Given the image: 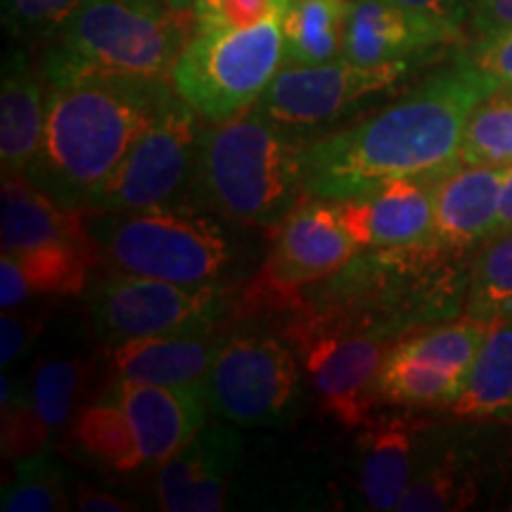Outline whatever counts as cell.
<instances>
[{"label": "cell", "mask_w": 512, "mask_h": 512, "mask_svg": "<svg viewBox=\"0 0 512 512\" xmlns=\"http://www.w3.org/2000/svg\"><path fill=\"white\" fill-rule=\"evenodd\" d=\"M3 458L17 460L46 453L50 446L48 425L34 408L27 392H19L3 375Z\"/></svg>", "instance_id": "obj_33"}, {"label": "cell", "mask_w": 512, "mask_h": 512, "mask_svg": "<svg viewBox=\"0 0 512 512\" xmlns=\"http://www.w3.org/2000/svg\"><path fill=\"white\" fill-rule=\"evenodd\" d=\"M60 470L48 460V451L15 463V479L0 496L3 512H57L67 510Z\"/></svg>", "instance_id": "obj_32"}, {"label": "cell", "mask_w": 512, "mask_h": 512, "mask_svg": "<svg viewBox=\"0 0 512 512\" xmlns=\"http://www.w3.org/2000/svg\"><path fill=\"white\" fill-rule=\"evenodd\" d=\"M465 313L484 323L512 318V230L486 240L472 264Z\"/></svg>", "instance_id": "obj_29"}, {"label": "cell", "mask_w": 512, "mask_h": 512, "mask_svg": "<svg viewBox=\"0 0 512 512\" xmlns=\"http://www.w3.org/2000/svg\"><path fill=\"white\" fill-rule=\"evenodd\" d=\"M508 169L456 164L434 178V242L465 254L498 233Z\"/></svg>", "instance_id": "obj_19"}, {"label": "cell", "mask_w": 512, "mask_h": 512, "mask_svg": "<svg viewBox=\"0 0 512 512\" xmlns=\"http://www.w3.org/2000/svg\"><path fill=\"white\" fill-rule=\"evenodd\" d=\"M292 0H197L192 8L195 31L247 29L280 19Z\"/></svg>", "instance_id": "obj_34"}, {"label": "cell", "mask_w": 512, "mask_h": 512, "mask_svg": "<svg viewBox=\"0 0 512 512\" xmlns=\"http://www.w3.org/2000/svg\"><path fill=\"white\" fill-rule=\"evenodd\" d=\"M467 57L498 88L512 86V29L477 36V43Z\"/></svg>", "instance_id": "obj_36"}, {"label": "cell", "mask_w": 512, "mask_h": 512, "mask_svg": "<svg viewBox=\"0 0 512 512\" xmlns=\"http://www.w3.org/2000/svg\"><path fill=\"white\" fill-rule=\"evenodd\" d=\"M107 394L124 408L138 434L145 467H162L195 437L207 420L204 387H162V384L114 380Z\"/></svg>", "instance_id": "obj_18"}, {"label": "cell", "mask_w": 512, "mask_h": 512, "mask_svg": "<svg viewBox=\"0 0 512 512\" xmlns=\"http://www.w3.org/2000/svg\"><path fill=\"white\" fill-rule=\"evenodd\" d=\"M192 34V12H178L159 0H83L50 38L43 79L86 74L171 79Z\"/></svg>", "instance_id": "obj_5"}, {"label": "cell", "mask_w": 512, "mask_h": 512, "mask_svg": "<svg viewBox=\"0 0 512 512\" xmlns=\"http://www.w3.org/2000/svg\"><path fill=\"white\" fill-rule=\"evenodd\" d=\"M351 0H292L280 17L285 62L323 64L342 57Z\"/></svg>", "instance_id": "obj_26"}, {"label": "cell", "mask_w": 512, "mask_h": 512, "mask_svg": "<svg viewBox=\"0 0 512 512\" xmlns=\"http://www.w3.org/2000/svg\"><path fill=\"white\" fill-rule=\"evenodd\" d=\"M226 297L211 285H178L114 273L93 290L91 320L107 347L138 337L209 335L226 313Z\"/></svg>", "instance_id": "obj_10"}, {"label": "cell", "mask_w": 512, "mask_h": 512, "mask_svg": "<svg viewBox=\"0 0 512 512\" xmlns=\"http://www.w3.org/2000/svg\"><path fill=\"white\" fill-rule=\"evenodd\" d=\"M202 131L200 114L171 91L117 169L91 192L86 209L131 211L171 204L192 183Z\"/></svg>", "instance_id": "obj_8"}, {"label": "cell", "mask_w": 512, "mask_h": 512, "mask_svg": "<svg viewBox=\"0 0 512 512\" xmlns=\"http://www.w3.org/2000/svg\"><path fill=\"white\" fill-rule=\"evenodd\" d=\"M285 339L302 358L325 413L344 427H366L370 411L380 403L375 382L389 344L356 332L325 328L304 316H292Z\"/></svg>", "instance_id": "obj_13"}, {"label": "cell", "mask_w": 512, "mask_h": 512, "mask_svg": "<svg viewBox=\"0 0 512 512\" xmlns=\"http://www.w3.org/2000/svg\"><path fill=\"white\" fill-rule=\"evenodd\" d=\"M361 434V491L373 510H396L411 486L418 425L408 418L375 422Z\"/></svg>", "instance_id": "obj_24"}, {"label": "cell", "mask_w": 512, "mask_h": 512, "mask_svg": "<svg viewBox=\"0 0 512 512\" xmlns=\"http://www.w3.org/2000/svg\"><path fill=\"white\" fill-rule=\"evenodd\" d=\"M83 384L86 368L76 358L50 356L36 363L27 394L50 434H60L72 422Z\"/></svg>", "instance_id": "obj_30"}, {"label": "cell", "mask_w": 512, "mask_h": 512, "mask_svg": "<svg viewBox=\"0 0 512 512\" xmlns=\"http://www.w3.org/2000/svg\"><path fill=\"white\" fill-rule=\"evenodd\" d=\"M98 261L93 240L57 242L0 259V306L17 309L38 294L76 297L86 290L88 271Z\"/></svg>", "instance_id": "obj_22"}, {"label": "cell", "mask_w": 512, "mask_h": 512, "mask_svg": "<svg viewBox=\"0 0 512 512\" xmlns=\"http://www.w3.org/2000/svg\"><path fill=\"white\" fill-rule=\"evenodd\" d=\"M43 72L31 67L27 55L15 50L3 67L0 88V162L3 174H27L38 155L46 128Z\"/></svg>", "instance_id": "obj_23"}, {"label": "cell", "mask_w": 512, "mask_h": 512, "mask_svg": "<svg viewBox=\"0 0 512 512\" xmlns=\"http://www.w3.org/2000/svg\"><path fill=\"white\" fill-rule=\"evenodd\" d=\"M306 200L278 223V238L268 259L242 292L247 313H294L306 287L330 278L361 249L339 221L335 204L316 197Z\"/></svg>", "instance_id": "obj_9"}, {"label": "cell", "mask_w": 512, "mask_h": 512, "mask_svg": "<svg viewBox=\"0 0 512 512\" xmlns=\"http://www.w3.org/2000/svg\"><path fill=\"white\" fill-rule=\"evenodd\" d=\"M470 27L477 36L512 29V0H475Z\"/></svg>", "instance_id": "obj_39"}, {"label": "cell", "mask_w": 512, "mask_h": 512, "mask_svg": "<svg viewBox=\"0 0 512 512\" xmlns=\"http://www.w3.org/2000/svg\"><path fill=\"white\" fill-rule=\"evenodd\" d=\"M486 323L465 316L401 337L384 354L375 394L392 406L448 408L463 392Z\"/></svg>", "instance_id": "obj_11"}, {"label": "cell", "mask_w": 512, "mask_h": 512, "mask_svg": "<svg viewBox=\"0 0 512 512\" xmlns=\"http://www.w3.org/2000/svg\"><path fill=\"white\" fill-rule=\"evenodd\" d=\"M460 164L512 169V86L496 88L467 119Z\"/></svg>", "instance_id": "obj_28"}, {"label": "cell", "mask_w": 512, "mask_h": 512, "mask_svg": "<svg viewBox=\"0 0 512 512\" xmlns=\"http://www.w3.org/2000/svg\"><path fill=\"white\" fill-rule=\"evenodd\" d=\"M448 408L465 420L512 418V318L486 323L463 392Z\"/></svg>", "instance_id": "obj_25"}, {"label": "cell", "mask_w": 512, "mask_h": 512, "mask_svg": "<svg viewBox=\"0 0 512 512\" xmlns=\"http://www.w3.org/2000/svg\"><path fill=\"white\" fill-rule=\"evenodd\" d=\"M512 230V169H508L503 181V192H501V214H498V233H508Z\"/></svg>", "instance_id": "obj_41"}, {"label": "cell", "mask_w": 512, "mask_h": 512, "mask_svg": "<svg viewBox=\"0 0 512 512\" xmlns=\"http://www.w3.org/2000/svg\"><path fill=\"white\" fill-rule=\"evenodd\" d=\"M226 339L216 332L126 339L107 349V361L114 380L162 387H204Z\"/></svg>", "instance_id": "obj_20"}, {"label": "cell", "mask_w": 512, "mask_h": 512, "mask_svg": "<svg viewBox=\"0 0 512 512\" xmlns=\"http://www.w3.org/2000/svg\"><path fill=\"white\" fill-rule=\"evenodd\" d=\"M477 498V484L467 467L446 453L441 460L425 465L413 477L411 486L403 494L399 512H441L463 510Z\"/></svg>", "instance_id": "obj_31"}, {"label": "cell", "mask_w": 512, "mask_h": 512, "mask_svg": "<svg viewBox=\"0 0 512 512\" xmlns=\"http://www.w3.org/2000/svg\"><path fill=\"white\" fill-rule=\"evenodd\" d=\"M389 3L418 12V15L432 19L441 27L458 31V34L465 24H470L472 8H475V0H389Z\"/></svg>", "instance_id": "obj_38"}, {"label": "cell", "mask_w": 512, "mask_h": 512, "mask_svg": "<svg viewBox=\"0 0 512 512\" xmlns=\"http://www.w3.org/2000/svg\"><path fill=\"white\" fill-rule=\"evenodd\" d=\"M460 34L389 0H351L344 27V60L363 67L406 64L448 46Z\"/></svg>", "instance_id": "obj_17"}, {"label": "cell", "mask_w": 512, "mask_h": 512, "mask_svg": "<svg viewBox=\"0 0 512 512\" xmlns=\"http://www.w3.org/2000/svg\"><path fill=\"white\" fill-rule=\"evenodd\" d=\"M240 437L233 427H207L159 467L155 494L166 512H216L240 463Z\"/></svg>", "instance_id": "obj_16"}, {"label": "cell", "mask_w": 512, "mask_h": 512, "mask_svg": "<svg viewBox=\"0 0 512 512\" xmlns=\"http://www.w3.org/2000/svg\"><path fill=\"white\" fill-rule=\"evenodd\" d=\"M46 320L29 316V313H17L15 309L3 311L0 316V363L3 368H10L12 363L19 361L31 344L41 337Z\"/></svg>", "instance_id": "obj_37"}, {"label": "cell", "mask_w": 512, "mask_h": 512, "mask_svg": "<svg viewBox=\"0 0 512 512\" xmlns=\"http://www.w3.org/2000/svg\"><path fill=\"white\" fill-rule=\"evenodd\" d=\"M302 155L261 105L202 131L192 190L204 209L247 226H278L304 195Z\"/></svg>", "instance_id": "obj_4"}, {"label": "cell", "mask_w": 512, "mask_h": 512, "mask_svg": "<svg viewBox=\"0 0 512 512\" xmlns=\"http://www.w3.org/2000/svg\"><path fill=\"white\" fill-rule=\"evenodd\" d=\"M74 503H76V508L83 510V512H131V510H138L136 505L124 501V498L107 494V491L86 489V486H81V489L76 491V501Z\"/></svg>", "instance_id": "obj_40"}, {"label": "cell", "mask_w": 512, "mask_h": 512, "mask_svg": "<svg viewBox=\"0 0 512 512\" xmlns=\"http://www.w3.org/2000/svg\"><path fill=\"white\" fill-rule=\"evenodd\" d=\"M496 83L458 57L375 117L304 145V197L351 200L396 178H437L460 164L467 119Z\"/></svg>", "instance_id": "obj_1"}, {"label": "cell", "mask_w": 512, "mask_h": 512, "mask_svg": "<svg viewBox=\"0 0 512 512\" xmlns=\"http://www.w3.org/2000/svg\"><path fill=\"white\" fill-rule=\"evenodd\" d=\"M98 261L114 273L211 285L230 264L223 230L185 207L157 204L131 211H100L86 221Z\"/></svg>", "instance_id": "obj_6"}, {"label": "cell", "mask_w": 512, "mask_h": 512, "mask_svg": "<svg viewBox=\"0 0 512 512\" xmlns=\"http://www.w3.org/2000/svg\"><path fill=\"white\" fill-rule=\"evenodd\" d=\"M460 256L437 242L363 247L330 278L306 287L292 316L392 347L411 332L456 316L453 311L467 302L470 280H460Z\"/></svg>", "instance_id": "obj_3"}, {"label": "cell", "mask_w": 512, "mask_h": 512, "mask_svg": "<svg viewBox=\"0 0 512 512\" xmlns=\"http://www.w3.org/2000/svg\"><path fill=\"white\" fill-rule=\"evenodd\" d=\"M434 178H396L339 200L335 211L358 247H411L434 242Z\"/></svg>", "instance_id": "obj_15"}, {"label": "cell", "mask_w": 512, "mask_h": 512, "mask_svg": "<svg viewBox=\"0 0 512 512\" xmlns=\"http://www.w3.org/2000/svg\"><path fill=\"white\" fill-rule=\"evenodd\" d=\"M299 387V366L283 342L245 335L226 339L204 382V394L211 411L230 425L256 427L292 415Z\"/></svg>", "instance_id": "obj_12"}, {"label": "cell", "mask_w": 512, "mask_h": 512, "mask_svg": "<svg viewBox=\"0 0 512 512\" xmlns=\"http://www.w3.org/2000/svg\"><path fill=\"white\" fill-rule=\"evenodd\" d=\"M283 62L280 19L247 29H204L192 34L169 81L200 117L223 121L259 102Z\"/></svg>", "instance_id": "obj_7"}, {"label": "cell", "mask_w": 512, "mask_h": 512, "mask_svg": "<svg viewBox=\"0 0 512 512\" xmlns=\"http://www.w3.org/2000/svg\"><path fill=\"white\" fill-rule=\"evenodd\" d=\"M169 8H174L178 12H192V8H195L197 0H164Z\"/></svg>", "instance_id": "obj_42"}, {"label": "cell", "mask_w": 512, "mask_h": 512, "mask_svg": "<svg viewBox=\"0 0 512 512\" xmlns=\"http://www.w3.org/2000/svg\"><path fill=\"white\" fill-rule=\"evenodd\" d=\"M46 88V128L24 176L67 209H86L174 91L166 79L102 74L48 81Z\"/></svg>", "instance_id": "obj_2"}, {"label": "cell", "mask_w": 512, "mask_h": 512, "mask_svg": "<svg viewBox=\"0 0 512 512\" xmlns=\"http://www.w3.org/2000/svg\"><path fill=\"white\" fill-rule=\"evenodd\" d=\"M406 72V64L363 67L344 57L323 64H287L275 74L259 105L285 126H316L394 86Z\"/></svg>", "instance_id": "obj_14"}, {"label": "cell", "mask_w": 512, "mask_h": 512, "mask_svg": "<svg viewBox=\"0 0 512 512\" xmlns=\"http://www.w3.org/2000/svg\"><path fill=\"white\" fill-rule=\"evenodd\" d=\"M0 242L5 254H24L57 242L91 240L86 209H67L24 174H3Z\"/></svg>", "instance_id": "obj_21"}, {"label": "cell", "mask_w": 512, "mask_h": 512, "mask_svg": "<svg viewBox=\"0 0 512 512\" xmlns=\"http://www.w3.org/2000/svg\"><path fill=\"white\" fill-rule=\"evenodd\" d=\"M72 437L88 456L114 472H136L145 467L131 420L119 401H114L107 392L76 415Z\"/></svg>", "instance_id": "obj_27"}, {"label": "cell", "mask_w": 512, "mask_h": 512, "mask_svg": "<svg viewBox=\"0 0 512 512\" xmlns=\"http://www.w3.org/2000/svg\"><path fill=\"white\" fill-rule=\"evenodd\" d=\"M83 0H3V22L22 38H53Z\"/></svg>", "instance_id": "obj_35"}]
</instances>
